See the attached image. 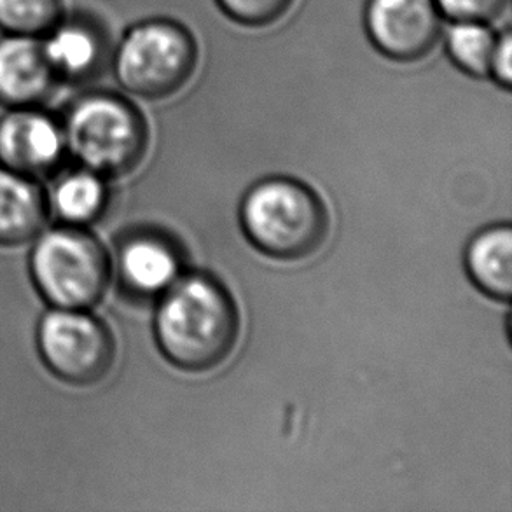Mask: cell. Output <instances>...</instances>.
<instances>
[{"label": "cell", "mask_w": 512, "mask_h": 512, "mask_svg": "<svg viewBox=\"0 0 512 512\" xmlns=\"http://www.w3.org/2000/svg\"><path fill=\"white\" fill-rule=\"evenodd\" d=\"M67 153L60 121L39 107L11 109L0 119V163L30 179L55 172Z\"/></svg>", "instance_id": "ba28073f"}, {"label": "cell", "mask_w": 512, "mask_h": 512, "mask_svg": "<svg viewBox=\"0 0 512 512\" xmlns=\"http://www.w3.org/2000/svg\"><path fill=\"white\" fill-rule=\"evenodd\" d=\"M62 16V0H0V30L4 34L42 37Z\"/></svg>", "instance_id": "2e32d148"}, {"label": "cell", "mask_w": 512, "mask_h": 512, "mask_svg": "<svg viewBox=\"0 0 512 512\" xmlns=\"http://www.w3.org/2000/svg\"><path fill=\"white\" fill-rule=\"evenodd\" d=\"M56 83L41 37H0V104L9 109L39 107Z\"/></svg>", "instance_id": "9c48e42d"}, {"label": "cell", "mask_w": 512, "mask_h": 512, "mask_svg": "<svg viewBox=\"0 0 512 512\" xmlns=\"http://www.w3.org/2000/svg\"><path fill=\"white\" fill-rule=\"evenodd\" d=\"M231 20L247 27H264L282 18L292 0H217Z\"/></svg>", "instance_id": "e0dca14e"}, {"label": "cell", "mask_w": 512, "mask_h": 512, "mask_svg": "<svg viewBox=\"0 0 512 512\" xmlns=\"http://www.w3.org/2000/svg\"><path fill=\"white\" fill-rule=\"evenodd\" d=\"M497 35L488 23L455 21L446 35V49L458 69L472 77H488Z\"/></svg>", "instance_id": "9a60e30c"}, {"label": "cell", "mask_w": 512, "mask_h": 512, "mask_svg": "<svg viewBox=\"0 0 512 512\" xmlns=\"http://www.w3.org/2000/svg\"><path fill=\"white\" fill-rule=\"evenodd\" d=\"M156 315V338L172 364L201 373L219 366L238 338L233 298L208 275L177 278Z\"/></svg>", "instance_id": "6da1fadb"}, {"label": "cell", "mask_w": 512, "mask_h": 512, "mask_svg": "<svg viewBox=\"0 0 512 512\" xmlns=\"http://www.w3.org/2000/svg\"><path fill=\"white\" fill-rule=\"evenodd\" d=\"M500 86L506 90L512 84V35L509 30L497 35L495 49H493L492 63H490V74Z\"/></svg>", "instance_id": "d6986e66"}, {"label": "cell", "mask_w": 512, "mask_h": 512, "mask_svg": "<svg viewBox=\"0 0 512 512\" xmlns=\"http://www.w3.org/2000/svg\"><path fill=\"white\" fill-rule=\"evenodd\" d=\"M37 289L53 308L86 310L104 296L109 257L81 226H60L39 236L32 252Z\"/></svg>", "instance_id": "277c9868"}, {"label": "cell", "mask_w": 512, "mask_h": 512, "mask_svg": "<svg viewBox=\"0 0 512 512\" xmlns=\"http://www.w3.org/2000/svg\"><path fill=\"white\" fill-rule=\"evenodd\" d=\"M443 18L453 21L492 23L506 11L509 0H436Z\"/></svg>", "instance_id": "ac0fdd59"}, {"label": "cell", "mask_w": 512, "mask_h": 512, "mask_svg": "<svg viewBox=\"0 0 512 512\" xmlns=\"http://www.w3.org/2000/svg\"><path fill=\"white\" fill-rule=\"evenodd\" d=\"M41 41L58 81H90L104 67V32L91 20L62 16Z\"/></svg>", "instance_id": "30bf717a"}, {"label": "cell", "mask_w": 512, "mask_h": 512, "mask_svg": "<svg viewBox=\"0 0 512 512\" xmlns=\"http://www.w3.org/2000/svg\"><path fill=\"white\" fill-rule=\"evenodd\" d=\"M443 14L436 0H369L366 27L380 53L395 62L429 55L441 35Z\"/></svg>", "instance_id": "52a82bcc"}, {"label": "cell", "mask_w": 512, "mask_h": 512, "mask_svg": "<svg viewBox=\"0 0 512 512\" xmlns=\"http://www.w3.org/2000/svg\"><path fill=\"white\" fill-rule=\"evenodd\" d=\"M196 44L170 20H147L126 32L114 55L119 84L142 98L170 97L193 76Z\"/></svg>", "instance_id": "5b68a950"}, {"label": "cell", "mask_w": 512, "mask_h": 512, "mask_svg": "<svg viewBox=\"0 0 512 512\" xmlns=\"http://www.w3.org/2000/svg\"><path fill=\"white\" fill-rule=\"evenodd\" d=\"M53 208L65 224L84 226L102 215L107 189L102 175L88 168L65 173L53 191Z\"/></svg>", "instance_id": "5bb4252c"}, {"label": "cell", "mask_w": 512, "mask_h": 512, "mask_svg": "<svg viewBox=\"0 0 512 512\" xmlns=\"http://www.w3.org/2000/svg\"><path fill=\"white\" fill-rule=\"evenodd\" d=\"M46 217L48 201L34 179L0 167V245L32 240Z\"/></svg>", "instance_id": "7c38bea8"}, {"label": "cell", "mask_w": 512, "mask_h": 512, "mask_svg": "<svg viewBox=\"0 0 512 512\" xmlns=\"http://www.w3.org/2000/svg\"><path fill=\"white\" fill-rule=\"evenodd\" d=\"M37 341L49 369L74 385L102 380L116 355L111 331L86 310L53 308L41 320Z\"/></svg>", "instance_id": "8992f818"}, {"label": "cell", "mask_w": 512, "mask_h": 512, "mask_svg": "<svg viewBox=\"0 0 512 512\" xmlns=\"http://www.w3.org/2000/svg\"><path fill=\"white\" fill-rule=\"evenodd\" d=\"M242 224L257 249L282 261L312 256L329 229L319 196L291 179L263 180L252 187L243 200Z\"/></svg>", "instance_id": "7a4b0ae2"}, {"label": "cell", "mask_w": 512, "mask_h": 512, "mask_svg": "<svg viewBox=\"0 0 512 512\" xmlns=\"http://www.w3.org/2000/svg\"><path fill=\"white\" fill-rule=\"evenodd\" d=\"M472 282L490 298L509 301L512 291V229L493 226L472 238L465 256Z\"/></svg>", "instance_id": "4fadbf2b"}, {"label": "cell", "mask_w": 512, "mask_h": 512, "mask_svg": "<svg viewBox=\"0 0 512 512\" xmlns=\"http://www.w3.org/2000/svg\"><path fill=\"white\" fill-rule=\"evenodd\" d=\"M121 282L137 296H154L170 289L179 277L177 247L160 233H135L119 247Z\"/></svg>", "instance_id": "8fae6325"}, {"label": "cell", "mask_w": 512, "mask_h": 512, "mask_svg": "<svg viewBox=\"0 0 512 512\" xmlns=\"http://www.w3.org/2000/svg\"><path fill=\"white\" fill-rule=\"evenodd\" d=\"M67 151L84 168L118 177L139 167L147 149L140 112L114 93L97 91L76 100L62 121Z\"/></svg>", "instance_id": "3957f363"}]
</instances>
